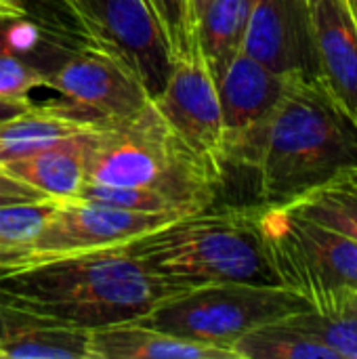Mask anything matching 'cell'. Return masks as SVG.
<instances>
[{"instance_id": "cell-1", "label": "cell", "mask_w": 357, "mask_h": 359, "mask_svg": "<svg viewBox=\"0 0 357 359\" xmlns=\"http://www.w3.org/2000/svg\"><path fill=\"white\" fill-rule=\"evenodd\" d=\"M248 168L263 204L288 202L357 166V124L316 76L292 74L276 107L225 143V168Z\"/></svg>"}, {"instance_id": "cell-2", "label": "cell", "mask_w": 357, "mask_h": 359, "mask_svg": "<svg viewBox=\"0 0 357 359\" xmlns=\"http://www.w3.org/2000/svg\"><path fill=\"white\" fill-rule=\"evenodd\" d=\"M196 284L149 271L124 246L32 261L0 271V303L97 330L147 316Z\"/></svg>"}, {"instance_id": "cell-3", "label": "cell", "mask_w": 357, "mask_h": 359, "mask_svg": "<svg viewBox=\"0 0 357 359\" xmlns=\"http://www.w3.org/2000/svg\"><path fill=\"white\" fill-rule=\"evenodd\" d=\"M124 248L149 271L196 286H280L261 229V202L183 215Z\"/></svg>"}, {"instance_id": "cell-4", "label": "cell", "mask_w": 357, "mask_h": 359, "mask_svg": "<svg viewBox=\"0 0 357 359\" xmlns=\"http://www.w3.org/2000/svg\"><path fill=\"white\" fill-rule=\"evenodd\" d=\"M84 156L86 181L154 189L185 212L213 206L225 177L175 133L151 99L135 116L88 130Z\"/></svg>"}, {"instance_id": "cell-5", "label": "cell", "mask_w": 357, "mask_h": 359, "mask_svg": "<svg viewBox=\"0 0 357 359\" xmlns=\"http://www.w3.org/2000/svg\"><path fill=\"white\" fill-rule=\"evenodd\" d=\"M261 229L280 286L322 313L349 307L357 290V240L286 204L261 202Z\"/></svg>"}, {"instance_id": "cell-6", "label": "cell", "mask_w": 357, "mask_h": 359, "mask_svg": "<svg viewBox=\"0 0 357 359\" xmlns=\"http://www.w3.org/2000/svg\"><path fill=\"white\" fill-rule=\"evenodd\" d=\"M307 307L284 286L202 284L162 301L139 320L173 337L231 349L248 330Z\"/></svg>"}, {"instance_id": "cell-7", "label": "cell", "mask_w": 357, "mask_h": 359, "mask_svg": "<svg viewBox=\"0 0 357 359\" xmlns=\"http://www.w3.org/2000/svg\"><path fill=\"white\" fill-rule=\"evenodd\" d=\"M46 86L59 97L42 107L88 130L118 124L149 101L137 74L97 44L69 50L50 69Z\"/></svg>"}, {"instance_id": "cell-8", "label": "cell", "mask_w": 357, "mask_h": 359, "mask_svg": "<svg viewBox=\"0 0 357 359\" xmlns=\"http://www.w3.org/2000/svg\"><path fill=\"white\" fill-rule=\"evenodd\" d=\"M90 44L122 59L156 99L173 72L175 50L147 0H65Z\"/></svg>"}, {"instance_id": "cell-9", "label": "cell", "mask_w": 357, "mask_h": 359, "mask_svg": "<svg viewBox=\"0 0 357 359\" xmlns=\"http://www.w3.org/2000/svg\"><path fill=\"white\" fill-rule=\"evenodd\" d=\"M175 133L210 166L225 175V128L217 80L196 40L175 55L164 90L151 99Z\"/></svg>"}, {"instance_id": "cell-10", "label": "cell", "mask_w": 357, "mask_h": 359, "mask_svg": "<svg viewBox=\"0 0 357 359\" xmlns=\"http://www.w3.org/2000/svg\"><path fill=\"white\" fill-rule=\"evenodd\" d=\"M179 217L183 215L135 212L82 198L57 202L32 242V261L124 246Z\"/></svg>"}, {"instance_id": "cell-11", "label": "cell", "mask_w": 357, "mask_h": 359, "mask_svg": "<svg viewBox=\"0 0 357 359\" xmlns=\"http://www.w3.org/2000/svg\"><path fill=\"white\" fill-rule=\"evenodd\" d=\"M242 53L280 74L316 76L307 0H252Z\"/></svg>"}, {"instance_id": "cell-12", "label": "cell", "mask_w": 357, "mask_h": 359, "mask_svg": "<svg viewBox=\"0 0 357 359\" xmlns=\"http://www.w3.org/2000/svg\"><path fill=\"white\" fill-rule=\"evenodd\" d=\"M316 78L357 124V21L345 0H307Z\"/></svg>"}, {"instance_id": "cell-13", "label": "cell", "mask_w": 357, "mask_h": 359, "mask_svg": "<svg viewBox=\"0 0 357 359\" xmlns=\"http://www.w3.org/2000/svg\"><path fill=\"white\" fill-rule=\"evenodd\" d=\"M288 80V74H280L240 50L217 80L225 143L261 122L284 95Z\"/></svg>"}, {"instance_id": "cell-14", "label": "cell", "mask_w": 357, "mask_h": 359, "mask_svg": "<svg viewBox=\"0 0 357 359\" xmlns=\"http://www.w3.org/2000/svg\"><path fill=\"white\" fill-rule=\"evenodd\" d=\"M0 358L93 359L90 330L0 303Z\"/></svg>"}, {"instance_id": "cell-15", "label": "cell", "mask_w": 357, "mask_h": 359, "mask_svg": "<svg viewBox=\"0 0 357 359\" xmlns=\"http://www.w3.org/2000/svg\"><path fill=\"white\" fill-rule=\"evenodd\" d=\"M93 359H238L231 349L215 347L130 320L90 330Z\"/></svg>"}, {"instance_id": "cell-16", "label": "cell", "mask_w": 357, "mask_h": 359, "mask_svg": "<svg viewBox=\"0 0 357 359\" xmlns=\"http://www.w3.org/2000/svg\"><path fill=\"white\" fill-rule=\"evenodd\" d=\"M86 133L61 137L42 149L4 164L2 168L23 185L59 202L78 200L86 183Z\"/></svg>"}, {"instance_id": "cell-17", "label": "cell", "mask_w": 357, "mask_h": 359, "mask_svg": "<svg viewBox=\"0 0 357 359\" xmlns=\"http://www.w3.org/2000/svg\"><path fill=\"white\" fill-rule=\"evenodd\" d=\"M252 0H213L198 21L200 48L219 80L242 50Z\"/></svg>"}, {"instance_id": "cell-18", "label": "cell", "mask_w": 357, "mask_h": 359, "mask_svg": "<svg viewBox=\"0 0 357 359\" xmlns=\"http://www.w3.org/2000/svg\"><path fill=\"white\" fill-rule=\"evenodd\" d=\"M88 128L55 116L42 105H34L32 109L0 122V166L21 160L61 137Z\"/></svg>"}, {"instance_id": "cell-19", "label": "cell", "mask_w": 357, "mask_h": 359, "mask_svg": "<svg viewBox=\"0 0 357 359\" xmlns=\"http://www.w3.org/2000/svg\"><path fill=\"white\" fill-rule=\"evenodd\" d=\"M231 351L238 359H337L328 347L284 318L248 330L231 345Z\"/></svg>"}, {"instance_id": "cell-20", "label": "cell", "mask_w": 357, "mask_h": 359, "mask_svg": "<svg viewBox=\"0 0 357 359\" xmlns=\"http://www.w3.org/2000/svg\"><path fill=\"white\" fill-rule=\"evenodd\" d=\"M282 204L309 221L357 240V185L345 172Z\"/></svg>"}, {"instance_id": "cell-21", "label": "cell", "mask_w": 357, "mask_h": 359, "mask_svg": "<svg viewBox=\"0 0 357 359\" xmlns=\"http://www.w3.org/2000/svg\"><path fill=\"white\" fill-rule=\"evenodd\" d=\"M284 320L328 347L337 359H357V313L353 309L322 313L307 307L284 316Z\"/></svg>"}, {"instance_id": "cell-22", "label": "cell", "mask_w": 357, "mask_h": 359, "mask_svg": "<svg viewBox=\"0 0 357 359\" xmlns=\"http://www.w3.org/2000/svg\"><path fill=\"white\" fill-rule=\"evenodd\" d=\"M59 200H19L0 206V242L11 246H25L32 250V242L42 231L44 223L53 215Z\"/></svg>"}, {"instance_id": "cell-23", "label": "cell", "mask_w": 357, "mask_h": 359, "mask_svg": "<svg viewBox=\"0 0 357 359\" xmlns=\"http://www.w3.org/2000/svg\"><path fill=\"white\" fill-rule=\"evenodd\" d=\"M82 200L101 202L107 206L135 210V212H177V215H189L185 212L177 202H173L168 196L143 189V187H120V185H103V183H90L86 181L80 191Z\"/></svg>"}, {"instance_id": "cell-24", "label": "cell", "mask_w": 357, "mask_h": 359, "mask_svg": "<svg viewBox=\"0 0 357 359\" xmlns=\"http://www.w3.org/2000/svg\"><path fill=\"white\" fill-rule=\"evenodd\" d=\"M23 57V53L0 50V99L21 101L36 86H46L48 72Z\"/></svg>"}, {"instance_id": "cell-25", "label": "cell", "mask_w": 357, "mask_h": 359, "mask_svg": "<svg viewBox=\"0 0 357 359\" xmlns=\"http://www.w3.org/2000/svg\"><path fill=\"white\" fill-rule=\"evenodd\" d=\"M160 19L175 55L185 53L198 40V25L189 0H147Z\"/></svg>"}, {"instance_id": "cell-26", "label": "cell", "mask_w": 357, "mask_h": 359, "mask_svg": "<svg viewBox=\"0 0 357 359\" xmlns=\"http://www.w3.org/2000/svg\"><path fill=\"white\" fill-rule=\"evenodd\" d=\"M42 42L40 29L25 13L0 11V50H15L23 55H34Z\"/></svg>"}, {"instance_id": "cell-27", "label": "cell", "mask_w": 357, "mask_h": 359, "mask_svg": "<svg viewBox=\"0 0 357 359\" xmlns=\"http://www.w3.org/2000/svg\"><path fill=\"white\" fill-rule=\"evenodd\" d=\"M32 263V250L25 246H11L0 242V271L4 269H13V267H21Z\"/></svg>"}, {"instance_id": "cell-28", "label": "cell", "mask_w": 357, "mask_h": 359, "mask_svg": "<svg viewBox=\"0 0 357 359\" xmlns=\"http://www.w3.org/2000/svg\"><path fill=\"white\" fill-rule=\"evenodd\" d=\"M0 194L4 196H17V198H27V200H42L44 196L27 185H23L21 181L13 179L2 166H0Z\"/></svg>"}, {"instance_id": "cell-29", "label": "cell", "mask_w": 357, "mask_h": 359, "mask_svg": "<svg viewBox=\"0 0 357 359\" xmlns=\"http://www.w3.org/2000/svg\"><path fill=\"white\" fill-rule=\"evenodd\" d=\"M36 103H32L29 99H21V101H13V99H0V122L8 120L13 116H19L27 109H32Z\"/></svg>"}, {"instance_id": "cell-30", "label": "cell", "mask_w": 357, "mask_h": 359, "mask_svg": "<svg viewBox=\"0 0 357 359\" xmlns=\"http://www.w3.org/2000/svg\"><path fill=\"white\" fill-rule=\"evenodd\" d=\"M210 2H213V0H189V4H191V13H194V19H196V25H198V21H200L202 13L206 11V6H208Z\"/></svg>"}, {"instance_id": "cell-31", "label": "cell", "mask_w": 357, "mask_h": 359, "mask_svg": "<svg viewBox=\"0 0 357 359\" xmlns=\"http://www.w3.org/2000/svg\"><path fill=\"white\" fill-rule=\"evenodd\" d=\"M0 11H15V13H21V11H23V0H0Z\"/></svg>"}, {"instance_id": "cell-32", "label": "cell", "mask_w": 357, "mask_h": 359, "mask_svg": "<svg viewBox=\"0 0 357 359\" xmlns=\"http://www.w3.org/2000/svg\"><path fill=\"white\" fill-rule=\"evenodd\" d=\"M19 200H27V198H17V196H4V194H0V206L13 204V202H19Z\"/></svg>"}, {"instance_id": "cell-33", "label": "cell", "mask_w": 357, "mask_h": 359, "mask_svg": "<svg viewBox=\"0 0 357 359\" xmlns=\"http://www.w3.org/2000/svg\"><path fill=\"white\" fill-rule=\"evenodd\" d=\"M345 175L349 177V181H353V183L357 185V166H356V168H349V170H347Z\"/></svg>"}, {"instance_id": "cell-34", "label": "cell", "mask_w": 357, "mask_h": 359, "mask_svg": "<svg viewBox=\"0 0 357 359\" xmlns=\"http://www.w3.org/2000/svg\"><path fill=\"white\" fill-rule=\"evenodd\" d=\"M347 2V6L351 8V13H353V17H356L357 21V0H345Z\"/></svg>"}, {"instance_id": "cell-35", "label": "cell", "mask_w": 357, "mask_h": 359, "mask_svg": "<svg viewBox=\"0 0 357 359\" xmlns=\"http://www.w3.org/2000/svg\"><path fill=\"white\" fill-rule=\"evenodd\" d=\"M349 309H353V311L357 313V290L353 292V297L349 299Z\"/></svg>"}]
</instances>
